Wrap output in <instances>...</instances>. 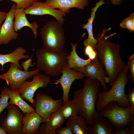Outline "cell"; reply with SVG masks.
Segmentation results:
<instances>
[{"instance_id":"31","label":"cell","mask_w":134,"mask_h":134,"mask_svg":"<svg viewBox=\"0 0 134 134\" xmlns=\"http://www.w3.org/2000/svg\"><path fill=\"white\" fill-rule=\"evenodd\" d=\"M127 100L130 104L132 110L134 111V89L132 88L129 92L128 94L126 95Z\"/></svg>"},{"instance_id":"30","label":"cell","mask_w":134,"mask_h":134,"mask_svg":"<svg viewBox=\"0 0 134 134\" xmlns=\"http://www.w3.org/2000/svg\"><path fill=\"white\" fill-rule=\"evenodd\" d=\"M84 54L87 56L88 58L92 61L95 59L97 57L96 50L90 45H88L85 47Z\"/></svg>"},{"instance_id":"11","label":"cell","mask_w":134,"mask_h":134,"mask_svg":"<svg viewBox=\"0 0 134 134\" xmlns=\"http://www.w3.org/2000/svg\"><path fill=\"white\" fill-rule=\"evenodd\" d=\"M74 70L83 73L86 77L98 80L104 91L108 90L107 84L109 83V78L97 56L95 59L88 65Z\"/></svg>"},{"instance_id":"8","label":"cell","mask_w":134,"mask_h":134,"mask_svg":"<svg viewBox=\"0 0 134 134\" xmlns=\"http://www.w3.org/2000/svg\"><path fill=\"white\" fill-rule=\"evenodd\" d=\"M6 116H0V125L7 134H22V118L24 114L17 106L9 104Z\"/></svg>"},{"instance_id":"18","label":"cell","mask_w":134,"mask_h":134,"mask_svg":"<svg viewBox=\"0 0 134 134\" xmlns=\"http://www.w3.org/2000/svg\"><path fill=\"white\" fill-rule=\"evenodd\" d=\"M89 134H114L115 129L108 120L100 115L88 125Z\"/></svg>"},{"instance_id":"35","label":"cell","mask_w":134,"mask_h":134,"mask_svg":"<svg viewBox=\"0 0 134 134\" xmlns=\"http://www.w3.org/2000/svg\"><path fill=\"white\" fill-rule=\"evenodd\" d=\"M7 12L0 11V28L3 22L4 21L6 17Z\"/></svg>"},{"instance_id":"16","label":"cell","mask_w":134,"mask_h":134,"mask_svg":"<svg viewBox=\"0 0 134 134\" xmlns=\"http://www.w3.org/2000/svg\"><path fill=\"white\" fill-rule=\"evenodd\" d=\"M42 121L35 111L25 114L22 118V134H38Z\"/></svg>"},{"instance_id":"29","label":"cell","mask_w":134,"mask_h":134,"mask_svg":"<svg viewBox=\"0 0 134 134\" xmlns=\"http://www.w3.org/2000/svg\"><path fill=\"white\" fill-rule=\"evenodd\" d=\"M128 70L130 71V75L128 76L134 83V54L131 55L129 57L127 64Z\"/></svg>"},{"instance_id":"9","label":"cell","mask_w":134,"mask_h":134,"mask_svg":"<svg viewBox=\"0 0 134 134\" xmlns=\"http://www.w3.org/2000/svg\"><path fill=\"white\" fill-rule=\"evenodd\" d=\"M31 81L26 80L20 86L18 91L23 99L28 100L33 105L34 102V94L39 88H45L49 85L51 79L48 75L40 73L33 76Z\"/></svg>"},{"instance_id":"10","label":"cell","mask_w":134,"mask_h":134,"mask_svg":"<svg viewBox=\"0 0 134 134\" xmlns=\"http://www.w3.org/2000/svg\"><path fill=\"white\" fill-rule=\"evenodd\" d=\"M10 67L5 73L0 75V79L6 81L10 88L14 91H18L22 83L27 79L40 73V70L37 69L30 71L22 70L15 64L9 63Z\"/></svg>"},{"instance_id":"25","label":"cell","mask_w":134,"mask_h":134,"mask_svg":"<svg viewBox=\"0 0 134 134\" xmlns=\"http://www.w3.org/2000/svg\"><path fill=\"white\" fill-rule=\"evenodd\" d=\"M59 111L65 120L74 119L79 115L72 100H69L66 103L63 104Z\"/></svg>"},{"instance_id":"39","label":"cell","mask_w":134,"mask_h":134,"mask_svg":"<svg viewBox=\"0 0 134 134\" xmlns=\"http://www.w3.org/2000/svg\"></svg>"},{"instance_id":"36","label":"cell","mask_w":134,"mask_h":134,"mask_svg":"<svg viewBox=\"0 0 134 134\" xmlns=\"http://www.w3.org/2000/svg\"><path fill=\"white\" fill-rule=\"evenodd\" d=\"M111 3L114 5L119 6L121 5L123 0H109Z\"/></svg>"},{"instance_id":"2","label":"cell","mask_w":134,"mask_h":134,"mask_svg":"<svg viewBox=\"0 0 134 134\" xmlns=\"http://www.w3.org/2000/svg\"><path fill=\"white\" fill-rule=\"evenodd\" d=\"M83 85L82 88L74 92L72 100L78 115L85 118L89 125L100 115L95 106L100 84L97 80L86 77Z\"/></svg>"},{"instance_id":"34","label":"cell","mask_w":134,"mask_h":134,"mask_svg":"<svg viewBox=\"0 0 134 134\" xmlns=\"http://www.w3.org/2000/svg\"><path fill=\"white\" fill-rule=\"evenodd\" d=\"M32 60L33 59L31 57L27 60L22 63L21 66L23 68L24 71H28V70L29 67L34 66L35 64H32Z\"/></svg>"},{"instance_id":"6","label":"cell","mask_w":134,"mask_h":134,"mask_svg":"<svg viewBox=\"0 0 134 134\" xmlns=\"http://www.w3.org/2000/svg\"><path fill=\"white\" fill-rule=\"evenodd\" d=\"M100 114L108 120L115 130L129 126L134 122V111L130 105L121 107L115 101L108 103L100 112Z\"/></svg>"},{"instance_id":"22","label":"cell","mask_w":134,"mask_h":134,"mask_svg":"<svg viewBox=\"0 0 134 134\" xmlns=\"http://www.w3.org/2000/svg\"><path fill=\"white\" fill-rule=\"evenodd\" d=\"M66 126L70 128L73 134H89L87 121L79 115L74 119L67 120Z\"/></svg>"},{"instance_id":"13","label":"cell","mask_w":134,"mask_h":134,"mask_svg":"<svg viewBox=\"0 0 134 134\" xmlns=\"http://www.w3.org/2000/svg\"><path fill=\"white\" fill-rule=\"evenodd\" d=\"M24 11L26 14L51 16L62 25L65 20L64 17L66 16V14L64 12L54 8L42 2L37 1L34 2L25 9Z\"/></svg>"},{"instance_id":"14","label":"cell","mask_w":134,"mask_h":134,"mask_svg":"<svg viewBox=\"0 0 134 134\" xmlns=\"http://www.w3.org/2000/svg\"><path fill=\"white\" fill-rule=\"evenodd\" d=\"M16 8L15 3L12 5L0 28V46L6 44L12 40L17 39L18 34L14 30V13Z\"/></svg>"},{"instance_id":"19","label":"cell","mask_w":134,"mask_h":134,"mask_svg":"<svg viewBox=\"0 0 134 134\" xmlns=\"http://www.w3.org/2000/svg\"><path fill=\"white\" fill-rule=\"evenodd\" d=\"M26 50L22 47H18L15 49L11 53L6 54H0V64L1 65V69L3 71L4 65L8 62L16 64L19 69L23 68L19 63V60L30 58L29 55H25Z\"/></svg>"},{"instance_id":"5","label":"cell","mask_w":134,"mask_h":134,"mask_svg":"<svg viewBox=\"0 0 134 134\" xmlns=\"http://www.w3.org/2000/svg\"><path fill=\"white\" fill-rule=\"evenodd\" d=\"M62 25L57 21L52 20L40 28L43 48L50 52H57L63 50L66 41Z\"/></svg>"},{"instance_id":"7","label":"cell","mask_w":134,"mask_h":134,"mask_svg":"<svg viewBox=\"0 0 134 134\" xmlns=\"http://www.w3.org/2000/svg\"><path fill=\"white\" fill-rule=\"evenodd\" d=\"M62 98L55 100L52 97L43 93L37 94L34 99L33 105L35 107V112L45 123L53 113L59 110L63 105Z\"/></svg>"},{"instance_id":"3","label":"cell","mask_w":134,"mask_h":134,"mask_svg":"<svg viewBox=\"0 0 134 134\" xmlns=\"http://www.w3.org/2000/svg\"><path fill=\"white\" fill-rule=\"evenodd\" d=\"M127 64L122 72L118 76L109 91H100L97 96L96 104V110L100 112L108 103L115 101L121 107H126L130 105L127 100L125 88L128 80L127 76L128 71Z\"/></svg>"},{"instance_id":"38","label":"cell","mask_w":134,"mask_h":134,"mask_svg":"<svg viewBox=\"0 0 134 134\" xmlns=\"http://www.w3.org/2000/svg\"></svg>"},{"instance_id":"20","label":"cell","mask_w":134,"mask_h":134,"mask_svg":"<svg viewBox=\"0 0 134 134\" xmlns=\"http://www.w3.org/2000/svg\"><path fill=\"white\" fill-rule=\"evenodd\" d=\"M107 3H108L104 2V0H100L97 2L96 5L91 9V17L88 19L87 24L83 25L82 27L87 30L88 34L87 38L83 42V45L84 47L88 45H90L94 49L97 44V40L94 37L93 34V22L95 17L96 12L98 9L102 5Z\"/></svg>"},{"instance_id":"15","label":"cell","mask_w":134,"mask_h":134,"mask_svg":"<svg viewBox=\"0 0 134 134\" xmlns=\"http://www.w3.org/2000/svg\"><path fill=\"white\" fill-rule=\"evenodd\" d=\"M89 0H46L44 2L52 7L58 8L66 14L70 12V9L77 8L83 10L89 4Z\"/></svg>"},{"instance_id":"23","label":"cell","mask_w":134,"mask_h":134,"mask_svg":"<svg viewBox=\"0 0 134 134\" xmlns=\"http://www.w3.org/2000/svg\"><path fill=\"white\" fill-rule=\"evenodd\" d=\"M8 97L10 99L9 104L17 106L23 113L35 111L33 107L23 100L18 91H14L10 89L9 92Z\"/></svg>"},{"instance_id":"17","label":"cell","mask_w":134,"mask_h":134,"mask_svg":"<svg viewBox=\"0 0 134 134\" xmlns=\"http://www.w3.org/2000/svg\"><path fill=\"white\" fill-rule=\"evenodd\" d=\"M24 9L22 8H16L14 15V27L16 32L25 27L29 28L32 31L35 39L37 35V29L38 26L37 22L33 21L30 23L28 20L26 16Z\"/></svg>"},{"instance_id":"1","label":"cell","mask_w":134,"mask_h":134,"mask_svg":"<svg viewBox=\"0 0 134 134\" xmlns=\"http://www.w3.org/2000/svg\"><path fill=\"white\" fill-rule=\"evenodd\" d=\"M110 29H104L101 33L97 35L96 38L97 42L94 49L97 52L99 60L104 67L111 87L123 69L126 63L120 54L121 46L118 44L111 42L108 39L116 33L104 36L106 31Z\"/></svg>"},{"instance_id":"28","label":"cell","mask_w":134,"mask_h":134,"mask_svg":"<svg viewBox=\"0 0 134 134\" xmlns=\"http://www.w3.org/2000/svg\"><path fill=\"white\" fill-rule=\"evenodd\" d=\"M4 0H0V2ZM14 2L16 8H26L38 0H9Z\"/></svg>"},{"instance_id":"4","label":"cell","mask_w":134,"mask_h":134,"mask_svg":"<svg viewBox=\"0 0 134 134\" xmlns=\"http://www.w3.org/2000/svg\"><path fill=\"white\" fill-rule=\"evenodd\" d=\"M36 65L38 69L46 75L54 77L62 74L67 64L68 54L65 50L50 52L40 48L36 51Z\"/></svg>"},{"instance_id":"27","label":"cell","mask_w":134,"mask_h":134,"mask_svg":"<svg viewBox=\"0 0 134 134\" xmlns=\"http://www.w3.org/2000/svg\"><path fill=\"white\" fill-rule=\"evenodd\" d=\"M120 25L123 28L127 29L132 33L134 31V13H133L121 23Z\"/></svg>"},{"instance_id":"33","label":"cell","mask_w":134,"mask_h":134,"mask_svg":"<svg viewBox=\"0 0 134 134\" xmlns=\"http://www.w3.org/2000/svg\"><path fill=\"white\" fill-rule=\"evenodd\" d=\"M56 134H73L70 128L66 126L65 127H61L57 129L55 131Z\"/></svg>"},{"instance_id":"37","label":"cell","mask_w":134,"mask_h":134,"mask_svg":"<svg viewBox=\"0 0 134 134\" xmlns=\"http://www.w3.org/2000/svg\"><path fill=\"white\" fill-rule=\"evenodd\" d=\"M0 134H7L4 129L0 125Z\"/></svg>"},{"instance_id":"24","label":"cell","mask_w":134,"mask_h":134,"mask_svg":"<svg viewBox=\"0 0 134 134\" xmlns=\"http://www.w3.org/2000/svg\"><path fill=\"white\" fill-rule=\"evenodd\" d=\"M72 50L70 54L67 57V64L69 67L74 70L82 67L88 65L92 61L89 59H84L79 57L76 51L78 44L71 43Z\"/></svg>"},{"instance_id":"26","label":"cell","mask_w":134,"mask_h":134,"mask_svg":"<svg viewBox=\"0 0 134 134\" xmlns=\"http://www.w3.org/2000/svg\"><path fill=\"white\" fill-rule=\"evenodd\" d=\"M10 88L7 86H4L1 89L0 95V116L3 111L7 108L9 104L8 100V93Z\"/></svg>"},{"instance_id":"21","label":"cell","mask_w":134,"mask_h":134,"mask_svg":"<svg viewBox=\"0 0 134 134\" xmlns=\"http://www.w3.org/2000/svg\"><path fill=\"white\" fill-rule=\"evenodd\" d=\"M65 119L59 110L52 113L44 124L41 127L52 134H56L55 131L61 127Z\"/></svg>"},{"instance_id":"12","label":"cell","mask_w":134,"mask_h":134,"mask_svg":"<svg viewBox=\"0 0 134 134\" xmlns=\"http://www.w3.org/2000/svg\"><path fill=\"white\" fill-rule=\"evenodd\" d=\"M60 78L57 80H54L53 84H61L62 89L63 95L61 98L63 104L69 100V95L71 86L75 80L81 79L85 76L83 73L70 68L67 64L64 67Z\"/></svg>"},{"instance_id":"32","label":"cell","mask_w":134,"mask_h":134,"mask_svg":"<svg viewBox=\"0 0 134 134\" xmlns=\"http://www.w3.org/2000/svg\"><path fill=\"white\" fill-rule=\"evenodd\" d=\"M129 126L119 128L115 130L114 134H134Z\"/></svg>"}]
</instances>
